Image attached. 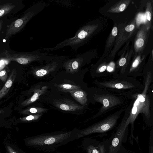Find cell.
<instances>
[{
  "instance_id": "obj_32",
  "label": "cell",
  "mask_w": 153,
  "mask_h": 153,
  "mask_svg": "<svg viewBox=\"0 0 153 153\" xmlns=\"http://www.w3.org/2000/svg\"></svg>"
},
{
  "instance_id": "obj_31",
  "label": "cell",
  "mask_w": 153,
  "mask_h": 153,
  "mask_svg": "<svg viewBox=\"0 0 153 153\" xmlns=\"http://www.w3.org/2000/svg\"><path fill=\"white\" fill-rule=\"evenodd\" d=\"M12 153H16L15 152H12Z\"/></svg>"
},
{
  "instance_id": "obj_13",
  "label": "cell",
  "mask_w": 153,
  "mask_h": 153,
  "mask_svg": "<svg viewBox=\"0 0 153 153\" xmlns=\"http://www.w3.org/2000/svg\"><path fill=\"white\" fill-rule=\"evenodd\" d=\"M74 96L77 98H82L86 99V94H84L83 92L82 91H78L75 92L74 94Z\"/></svg>"
},
{
  "instance_id": "obj_29",
  "label": "cell",
  "mask_w": 153,
  "mask_h": 153,
  "mask_svg": "<svg viewBox=\"0 0 153 153\" xmlns=\"http://www.w3.org/2000/svg\"><path fill=\"white\" fill-rule=\"evenodd\" d=\"M64 153V152H56L54 153Z\"/></svg>"
},
{
  "instance_id": "obj_16",
  "label": "cell",
  "mask_w": 153,
  "mask_h": 153,
  "mask_svg": "<svg viewBox=\"0 0 153 153\" xmlns=\"http://www.w3.org/2000/svg\"><path fill=\"white\" fill-rule=\"evenodd\" d=\"M134 28V26L133 25H130L127 26L125 28V30L127 32L132 31Z\"/></svg>"
},
{
  "instance_id": "obj_14",
  "label": "cell",
  "mask_w": 153,
  "mask_h": 153,
  "mask_svg": "<svg viewBox=\"0 0 153 153\" xmlns=\"http://www.w3.org/2000/svg\"><path fill=\"white\" fill-rule=\"evenodd\" d=\"M136 44L137 47H141L144 45V40L142 38L138 39L137 40Z\"/></svg>"
},
{
  "instance_id": "obj_24",
  "label": "cell",
  "mask_w": 153,
  "mask_h": 153,
  "mask_svg": "<svg viewBox=\"0 0 153 153\" xmlns=\"http://www.w3.org/2000/svg\"><path fill=\"white\" fill-rule=\"evenodd\" d=\"M30 111L31 113H35L37 112V110L35 108H31L30 109Z\"/></svg>"
},
{
  "instance_id": "obj_4",
  "label": "cell",
  "mask_w": 153,
  "mask_h": 153,
  "mask_svg": "<svg viewBox=\"0 0 153 153\" xmlns=\"http://www.w3.org/2000/svg\"><path fill=\"white\" fill-rule=\"evenodd\" d=\"M91 98L94 104L99 103L102 106L98 111L90 120L100 117L120 107H126L129 101V100L124 96L114 94L96 87L91 89Z\"/></svg>"
},
{
  "instance_id": "obj_8",
  "label": "cell",
  "mask_w": 153,
  "mask_h": 153,
  "mask_svg": "<svg viewBox=\"0 0 153 153\" xmlns=\"http://www.w3.org/2000/svg\"><path fill=\"white\" fill-rule=\"evenodd\" d=\"M109 145L108 138L100 141L92 137H86L80 146L85 153H108Z\"/></svg>"
},
{
  "instance_id": "obj_1",
  "label": "cell",
  "mask_w": 153,
  "mask_h": 153,
  "mask_svg": "<svg viewBox=\"0 0 153 153\" xmlns=\"http://www.w3.org/2000/svg\"><path fill=\"white\" fill-rule=\"evenodd\" d=\"M142 76L143 88L124 96L129 101L125 109L122 120L125 122V129L128 127L129 124L131 125L129 139L132 145L134 138V123L140 114L142 116L146 126L151 128L153 127V71L151 70H144Z\"/></svg>"
},
{
  "instance_id": "obj_17",
  "label": "cell",
  "mask_w": 153,
  "mask_h": 153,
  "mask_svg": "<svg viewBox=\"0 0 153 153\" xmlns=\"http://www.w3.org/2000/svg\"><path fill=\"white\" fill-rule=\"evenodd\" d=\"M60 108L61 109L65 111H68L69 109V107L67 105L64 104L61 105Z\"/></svg>"
},
{
  "instance_id": "obj_3",
  "label": "cell",
  "mask_w": 153,
  "mask_h": 153,
  "mask_svg": "<svg viewBox=\"0 0 153 153\" xmlns=\"http://www.w3.org/2000/svg\"><path fill=\"white\" fill-rule=\"evenodd\" d=\"M93 83L97 87L123 96L143 88V83L136 78L119 73L96 79Z\"/></svg>"
},
{
  "instance_id": "obj_15",
  "label": "cell",
  "mask_w": 153,
  "mask_h": 153,
  "mask_svg": "<svg viewBox=\"0 0 153 153\" xmlns=\"http://www.w3.org/2000/svg\"><path fill=\"white\" fill-rule=\"evenodd\" d=\"M126 62V59L125 58H121L119 61L118 65L120 67H123L125 66Z\"/></svg>"
},
{
  "instance_id": "obj_12",
  "label": "cell",
  "mask_w": 153,
  "mask_h": 153,
  "mask_svg": "<svg viewBox=\"0 0 153 153\" xmlns=\"http://www.w3.org/2000/svg\"><path fill=\"white\" fill-rule=\"evenodd\" d=\"M47 72V70L42 68L38 70L36 72V74L38 76H42L46 74Z\"/></svg>"
},
{
  "instance_id": "obj_25",
  "label": "cell",
  "mask_w": 153,
  "mask_h": 153,
  "mask_svg": "<svg viewBox=\"0 0 153 153\" xmlns=\"http://www.w3.org/2000/svg\"><path fill=\"white\" fill-rule=\"evenodd\" d=\"M34 118V117L32 115H30L27 116L26 117V120H33Z\"/></svg>"
},
{
  "instance_id": "obj_11",
  "label": "cell",
  "mask_w": 153,
  "mask_h": 153,
  "mask_svg": "<svg viewBox=\"0 0 153 153\" xmlns=\"http://www.w3.org/2000/svg\"><path fill=\"white\" fill-rule=\"evenodd\" d=\"M151 128L149 145V153H153V127Z\"/></svg>"
},
{
  "instance_id": "obj_22",
  "label": "cell",
  "mask_w": 153,
  "mask_h": 153,
  "mask_svg": "<svg viewBox=\"0 0 153 153\" xmlns=\"http://www.w3.org/2000/svg\"><path fill=\"white\" fill-rule=\"evenodd\" d=\"M126 7V5L124 3L122 4L120 6L119 10L120 11L122 12L125 9Z\"/></svg>"
},
{
  "instance_id": "obj_5",
  "label": "cell",
  "mask_w": 153,
  "mask_h": 153,
  "mask_svg": "<svg viewBox=\"0 0 153 153\" xmlns=\"http://www.w3.org/2000/svg\"><path fill=\"white\" fill-rule=\"evenodd\" d=\"M126 108H120L86 128L79 130L80 138L95 133L103 134L115 128Z\"/></svg>"
},
{
  "instance_id": "obj_30",
  "label": "cell",
  "mask_w": 153,
  "mask_h": 153,
  "mask_svg": "<svg viewBox=\"0 0 153 153\" xmlns=\"http://www.w3.org/2000/svg\"><path fill=\"white\" fill-rule=\"evenodd\" d=\"M124 153H130L127 150Z\"/></svg>"
},
{
  "instance_id": "obj_2",
  "label": "cell",
  "mask_w": 153,
  "mask_h": 153,
  "mask_svg": "<svg viewBox=\"0 0 153 153\" xmlns=\"http://www.w3.org/2000/svg\"><path fill=\"white\" fill-rule=\"evenodd\" d=\"M80 138L79 130L59 131L43 133L28 139L27 143L38 151L48 153L59 147Z\"/></svg>"
},
{
  "instance_id": "obj_9",
  "label": "cell",
  "mask_w": 153,
  "mask_h": 153,
  "mask_svg": "<svg viewBox=\"0 0 153 153\" xmlns=\"http://www.w3.org/2000/svg\"><path fill=\"white\" fill-rule=\"evenodd\" d=\"M128 128L125 130L117 127L115 131L108 138L109 145L108 153H118L125 142V135L128 132Z\"/></svg>"
},
{
  "instance_id": "obj_10",
  "label": "cell",
  "mask_w": 153,
  "mask_h": 153,
  "mask_svg": "<svg viewBox=\"0 0 153 153\" xmlns=\"http://www.w3.org/2000/svg\"><path fill=\"white\" fill-rule=\"evenodd\" d=\"M12 3H5L0 5V18L9 13L15 7Z\"/></svg>"
},
{
  "instance_id": "obj_19",
  "label": "cell",
  "mask_w": 153,
  "mask_h": 153,
  "mask_svg": "<svg viewBox=\"0 0 153 153\" xmlns=\"http://www.w3.org/2000/svg\"><path fill=\"white\" fill-rule=\"evenodd\" d=\"M145 16L146 18L148 21H150L151 18V14L149 11H147L146 12Z\"/></svg>"
},
{
  "instance_id": "obj_18",
  "label": "cell",
  "mask_w": 153,
  "mask_h": 153,
  "mask_svg": "<svg viewBox=\"0 0 153 153\" xmlns=\"http://www.w3.org/2000/svg\"><path fill=\"white\" fill-rule=\"evenodd\" d=\"M111 33L114 36H115L117 35V29L116 27H114L113 28Z\"/></svg>"
},
{
  "instance_id": "obj_23",
  "label": "cell",
  "mask_w": 153,
  "mask_h": 153,
  "mask_svg": "<svg viewBox=\"0 0 153 153\" xmlns=\"http://www.w3.org/2000/svg\"><path fill=\"white\" fill-rule=\"evenodd\" d=\"M63 87L66 89H70L72 87V86L69 84H64L62 85Z\"/></svg>"
},
{
  "instance_id": "obj_20",
  "label": "cell",
  "mask_w": 153,
  "mask_h": 153,
  "mask_svg": "<svg viewBox=\"0 0 153 153\" xmlns=\"http://www.w3.org/2000/svg\"><path fill=\"white\" fill-rule=\"evenodd\" d=\"M38 97V94L37 93H35L31 97L30 99V100L31 102L35 101L37 99Z\"/></svg>"
},
{
  "instance_id": "obj_28",
  "label": "cell",
  "mask_w": 153,
  "mask_h": 153,
  "mask_svg": "<svg viewBox=\"0 0 153 153\" xmlns=\"http://www.w3.org/2000/svg\"><path fill=\"white\" fill-rule=\"evenodd\" d=\"M4 65V62L3 61H1L0 62V68L2 67V66H3Z\"/></svg>"
},
{
  "instance_id": "obj_7",
  "label": "cell",
  "mask_w": 153,
  "mask_h": 153,
  "mask_svg": "<svg viewBox=\"0 0 153 153\" xmlns=\"http://www.w3.org/2000/svg\"><path fill=\"white\" fill-rule=\"evenodd\" d=\"M6 58L9 61H15L21 64H26L34 61H51L55 56L49 55L47 53L36 51H33L16 54H10L6 51Z\"/></svg>"
},
{
  "instance_id": "obj_26",
  "label": "cell",
  "mask_w": 153,
  "mask_h": 153,
  "mask_svg": "<svg viewBox=\"0 0 153 153\" xmlns=\"http://www.w3.org/2000/svg\"><path fill=\"white\" fill-rule=\"evenodd\" d=\"M6 71H2L0 72V76H2L5 75Z\"/></svg>"
},
{
  "instance_id": "obj_27",
  "label": "cell",
  "mask_w": 153,
  "mask_h": 153,
  "mask_svg": "<svg viewBox=\"0 0 153 153\" xmlns=\"http://www.w3.org/2000/svg\"><path fill=\"white\" fill-rule=\"evenodd\" d=\"M3 21L2 20H0V32L2 28L3 25Z\"/></svg>"
},
{
  "instance_id": "obj_6",
  "label": "cell",
  "mask_w": 153,
  "mask_h": 153,
  "mask_svg": "<svg viewBox=\"0 0 153 153\" xmlns=\"http://www.w3.org/2000/svg\"><path fill=\"white\" fill-rule=\"evenodd\" d=\"M48 5L45 2H38L33 5L22 17L14 21L8 26L5 38L7 39L20 31L32 18Z\"/></svg>"
},
{
  "instance_id": "obj_21",
  "label": "cell",
  "mask_w": 153,
  "mask_h": 153,
  "mask_svg": "<svg viewBox=\"0 0 153 153\" xmlns=\"http://www.w3.org/2000/svg\"><path fill=\"white\" fill-rule=\"evenodd\" d=\"M12 85V81L10 80H8L7 82H6L5 86L7 88H9Z\"/></svg>"
}]
</instances>
